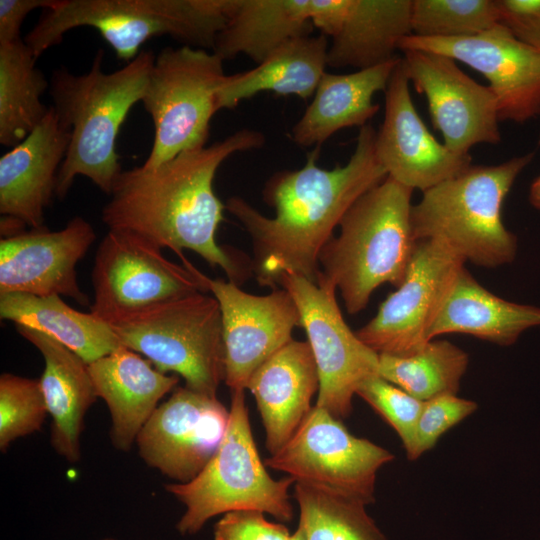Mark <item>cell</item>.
<instances>
[{
	"mask_svg": "<svg viewBox=\"0 0 540 540\" xmlns=\"http://www.w3.org/2000/svg\"><path fill=\"white\" fill-rule=\"evenodd\" d=\"M413 191L387 176L350 207L338 236L323 247L320 272L340 291L348 313L362 311L380 285L403 282L416 242Z\"/></svg>",
	"mask_w": 540,
	"mask_h": 540,
	"instance_id": "obj_5",
	"label": "cell"
},
{
	"mask_svg": "<svg viewBox=\"0 0 540 540\" xmlns=\"http://www.w3.org/2000/svg\"><path fill=\"white\" fill-rule=\"evenodd\" d=\"M101 540H117V539L111 538V537H107V538H103V539H101Z\"/></svg>",
	"mask_w": 540,
	"mask_h": 540,
	"instance_id": "obj_43",
	"label": "cell"
},
{
	"mask_svg": "<svg viewBox=\"0 0 540 540\" xmlns=\"http://www.w3.org/2000/svg\"><path fill=\"white\" fill-rule=\"evenodd\" d=\"M536 326H540L539 307L494 295L463 266L429 330L428 339L458 333L508 346L525 330Z\"/></svg>",
	"mask_w": 540,
	"mask_h": 540,
	"instance_id": "obj_25",
	"label": "cell"
},
{
	"mask_svg": "<svg viewBox=\"0 0 540 540\" xmlns=\"http://www.w3.org/2000/svg\"><path fill=\"white\" fill-rule=\"evenodd\" d=\"M356 395L366 401L397 432L408 456L414 446L416 427L424 401L413 397L380 375L365 380Z\"/></svg>",
	"mask_w": 540,
	"mask_h": 540,
	"instance_id": "obj_35",
	"label": "cell"
},
{
	"mask_svg": "<svg viewBox=\"0 0 540 540\" xmlns=\"http://www.w3.org/2000/svg\"><path fill=\"white\" fill-rule=\"evenodd\" d=\"M108 324L121 345L145 356L157 370L174 372L187 388L217 397L225 368L222 317L213 295L188 294Z\"/></svg>",
	"mask_w": 540,
	"mask_h": 540,
	"instance_id": "obj_8",
	"label": "cell"
},
{
	"mask_svg": "<svg viewBox=\"0 0 540 540\" xmlns=\"http://www.w3.org/2000/svg\"><path fill=\"white\" fill-rule=\"evenodd\" d=\"M293 484L289 476L276 480L268 473L252 434L245 390H237L231 392L228 425L213 457L193 480L165 489L185 506L176 529L193 535L211 518L236 510H258L290 522Z\"/></svg>",
	"mask_w": 540,
	"mask_h": 540,
	"instance_id": "obj_7",
	"label": "cell"
},
{
	"mask_svg": "<svg viewBox=\"0 0 540 540\" xmlns=\"http://www.w3.org/2000/svg\"><path fill=\"white\" fill-rule=\"evenodd\" d=\"M0 317L53 337L87 364L121 345L108 323L91 313L75 310L59 295L2 294Z\"/></svg>",
	"mask_w": 540,
	"mask_h": 540,
	"instance_id": "obj_29",
	"label": "cell"
},
{
	"mask_svg": "<svg viewBox=\"0 0 540 540\" xmlns=\"http://www.w3.org/2000/svg\"><path fill=\"white\" fill-rule=\"evenodd\" d=\"M477 407L474 401L457 397L456 394H444L424 401L414 446L407 457L415 460L432 449L447 430L471 415Z\"/></svg>",
	"mask_w": 540,
	"mask_h": 540,
	"instance_id": "obj_36",
	"label": "cell"
},
{
	"mask_svg": "<svg viewBox=\"0 0 540 540\" xmlns=\"http://www.w3.org/2000/svg\"><path fill=\"white\" fill-rule=\"evenodd\" d=\"M434 52L460 61L489 81L499 120L524 123L540 114V50L498 23L482 33L456 38L404 37L399 50Z\"/></svg>",
	"mask_w": 540,
	"mask_h": 540,
	"instance_id": "obj_14",
	"label": "cell"
},
{
	"mask_svg": "<svg viewBox=\"0 0 540 540\" xmlns=\"http://www.w3.org/2000/svg\"><path fill=\"white\" fill-rule=\"evenodd\" d=\"M16 328L44 359L40 384L52 418L51 445L58 455L76 463L81 456L80 435L85 415L98 398L88 364L45 333L22 325H16Z\"/></svg>",
	"mask_w": 540,
	"mask_h": 540,
	"instance_id": "obj_23",
	"label": "cell"
},
{
	"mask_svg": "<svg viewBox=\"0 0 540 540\" xmlns=\"http://www.w3.org/2000/svg\"><path fill=\"white\" fill-rule=\"evenodd\" d=\"M533 157L527 153L497 165H471L424 191L411 209L414 240L440 242L465 262L482 267L511 263L517 238L503 223L502 207Z\"/></svg>",
	"mask_w": 540,
	"mask_h": 540,
	"instance_id": "obj_6",
	"label": "cell"
},
{
	"mask_svg": "<svg viewBox=\"0 0 540 540\" xmlns=\"http://www.w3.org/2000/svg\"><path fill=\"white\" fill-rule=\"evenodd\" d=\"M399 61L397 57L349 74L326 72L313 100L292 127L291 140L301 147H320L341 129L368 124L380 108L373 97L379 91L385 92Z\"/></svg>",
	"mask_w": 540,
	"mask_h": 540,
	"instance_id": "obj_24",
	"label": "cell"
},
{
	"mask_svg": "<svg viewBox=\"0 0 540 540\" xmlns=\"http://www.w3.org/2000/svg\"><path fill=\"white\" fill-rule=\"evenodd\" d=\"M237 0H57L25 36L38 59L79 27L96 29L126 63L149 39L170 36L184 46L213 50Z\"/></svg>",
	"mask_w": 540,
	"mask_h": 540,
	"instance_id": "obj_4",
	"label": "cell"
},
{
	"mask_svg": "<svg viewBox=\"0 0 540 540\" xmlns=\"http://www.w3.org/2000/svg\"><path fill=\"white\" fill-rule=\"evenodd\" d=\"M350 0H310V19L321 34L333 38L348 11Z\"/></svg>",
	"mask_w": 540,
	"mask_h": 540,
	"instance_id": "obj_40",
	"label": "cell"
},
{
	"mask_svg": "<svg viewBox=\"0 0 540 540\" xmlns=\"http://www.w3.org/2000/svg\"><path fill=\"white\" fill-rule=\"evenodd\" d=\"M91 280L90 313L106 323L170 299L209 292V278L193 265L174 263L153 243L119 230H108L99 244Z\"/></svg>",
	"mask_w": 540,
	"mask_h": 540,
	"instance_id": "obj_11",
	"label": "cell"
},
{
	"mask_svg": "<svg viewBox=\"0 0 540 540\" xmlns=\"http://www.w3.org/2000/svg\"><path fill=\"white\" fill-rule=\"evenodd\" d=\"M539 144H540V135H539Z\"/></svg>",
	"mask_w": 540,
	"mask_h": 540,
	"instance_id": "obj_44",
	"label": "cell"
},
{
	"mask_svg": "<svg viewBox=\"0 0 540 540\" xmlns=\"http://www.w3.org/2000/svg\"><path fill=\"white\" fill-rule=\"evenodd\" d=\"M310 0H237L213 52L223 61L245 55L260 64L287 41L309 35Z\"/></svg>",
	"mask_w": 540,
	"mask_h": 540,
	"instance_id": "obj_28",
	"label": "cell"
},
{
	"mask_svg": "<svg viewBox=\"0 0 540 540\" xmlns=\"http://www.w3.org/2000/svg\"><path fill=\"white\" fill-rule=\"evenodd\" d=\"M48 414L40 379L11 373L0 376V449L37 432Z\"/></svg>",
	"mask_w": 540,
	"mask_h": 540,
	"instance_id": "obj_34",
	"label": "cell"
},
{
	"mask_svg": "<svg viewBox=\"0 0 540 540\" xmlns=\"http://www.w3.org/2000/svg\"><path fill=\"white\" fill-rule=\"evenodd\" d=\"M292 540H305L303 533L299 527H297L295 532L292 534Z\"/></svg>",
	"mask_w": 540,
	"mask_h": 540,
	"instance_id": "obj_42",
	"label": "cell"
},
{
	"mask_svg": "<svg viewBox=\"0 0 540 540\" xmlns=\"http://www.w3.org/2000/svg\"><path fill=\"white\" fill-rule=\"evenodd\" d=\"M376 133L369 123L360 128L344 166L319 167L320 147H316L302 168L273 174L262 192L275 211L273 217L261 214L242 197L228 198L225 209L252 239V272L260 286L278 288L284 272L317 280L320 253L334 229L364 193L388 176L377 158Z\"/></svg>",
	"mask_w": 540,
	"mask_h": 540,
	"instance_id": "obj_1",
	"label": "cell"
},
{
	"mask_svg": "<svg viewBox=\"0 0 540 540\" xmlns=\"http://www.w3.org/2000/svg\"><path fill=\"white\" fill-rule=\"evenodd\" d=\"M254 396L270 455L277 452L310 413L319 391V375L307 341L291 340L251 375Z\"/></svg>",
	"mask_w": 540,
	"mask_h": 540,
	"instance_id": "obj_21",
	"label": "cell"
},
{
	"mask_svg": "<svg viewBox=\"0 0 540 540\" xmlns=\"http://www.w3.org/2000/svg\"><path fill=\"white\" fill-rule=\"evenodd\" d=\"M70 130L52 106L41 123L0 158V213L31 229L44 227V212L56 196L57 176Z\"/></svg>",
	"mask_w": 540,
	"mask_h": 540,
	"instance_id": "obj_20",
	"label": "cell"
},
{
	"mask_svg": "<svg viewBox=\"0 0 540 540\" xmlns=\"http://www.w3.org/2000/svg\"><path fill=\"white\" fill-rule=\"evenodd\" d=\"M32 49L19 39L0 44V143L14 147L45 118L41 96L49 80L36 67Z\"/></svg>",
	"mask_w": 540,
	"mask_h": 540,
	"instance_id": "obj_30",
	"label": "cell"
},
{
	"mask_svg": "<svg viewBox=\"0 0 540 540\" xmlns=\"http://www.w3.org/2000/svg\"><path fill=\"white\" fill-rule=\"evenodd\" d=\"M294 498L305 540H387L362 500L304 483Z\"/></svg>",
	"mask_w": 540,
	"mask_h": 540,
	"instance_id": "obj_32",
	"label": "cell"
},
{
	"mask_svg": "<svg viewBox=\"0 0 540 540\" xmlns=\"http://www.w3.org/2000/svg\"><path fill=\"white\" fill-rule=\"evenodd\" d=\"M465 261L440 242L418 240L403 282L356 334L378 354L409 356L428 333Z\"/></svg>",
	"mask_w": 540,
	"mask_h": 540,
	"instance_id": "obj_13",
	"label": "cell"
},
{
	"mask_svg": "<svg viewBox=\"0 0 540 540\" xmlns=\"http://www.w3.org/2000/svg\"><path fill=\"white\" fill-rule=\"evenodd\" d=\"M500 23L540 50V0H496Z\"/></svg>",
	"mask_w": 540,
	"mask_h": 540,
	"instance_id": "obj_38",
	"label": "cell"
},
{
	"mask_svg": "<svg viewBox=\"0 0 540 540\" xmlns=\"http://www.w3.org/2000/svg\"><path fill=\"white\" fill-rule=\"evenodd\" d=\"M88 369L96 395L105 401L111 415L112 444L121 451L130 450L159 400L179 380L123 345L89 363Z\"/></svg>",
	"mask_w": 540,
	"mask_h": 540,
	"instance_id": "obj_22",
	"label": "cell"
},
{
	"mask_svg": "<svg viewBox=\"0 0 540 540\" xmlns=\"http://www.w3.org/2000/svg\"><path fill=\"white\" fill-rule=\"evenodd\" d=\"M498 23L496 0H412L411 27L416 36L466 37Z\"/></svg>",
	"mask_w": 540,
	"mask_h": 540,
	"instance_id": "obj_33",
	"label": "cell"
},
{
	"mask_svg": "<svg viewBox=\"0 0 540 540\" xmlns=\"http://www.w3.org/2000/svg\"><path fill=\"white\" fill-rule=\"evenodd\" d=\"M214 540H292L282 523L268 521L258 510H236L223 514L214 525Z\"/></svg>",
	"mask_w": 540,
	"mask_h": 540,
	"instance_id": "obj_37",
	"label": "cell"
},
{
	"mask_svg": "<svg viewBox=\"0 0 540 540\" xmlns=\"http://www.w3.org/2000/svg\"><path fill=\"white\" fill-rule=\"evenodd\" d=\"M468 355L447 340H430L409 356L379 354V375L413 397L427 401L456 394Z\"/></svg>",
	"mask_w": 540,
	"mask_h": 540,
	"instance_id": "obj_31",
	"label": "cell"
},
{
	"mask_svg": "<svg viewBox=\"0 0 540 540\" xmlns=\"http://www.w3.org/2000/svg\"><path fill=\"white\" fill-rule=\"evenodd\" d=\"M529 202L533 207L540 210V176L530 186Z\"/></svg>",
	"mask_w": 540,
	"mask_h": 540,
	"instance_id": "obj_41",
	"label": "cell"
},
{
	"mask_svg": "<svg viewBox=\"0 0 540 540\" xmlns=\"http://www.w3.org/2000/svg\"><path fill=\"white\" fill-rule=\"evenodd\" d=\"M265 140L261 131L244 128L212 145L183 151L157 167L122 170L102 209L103 223L108 230L131 232L173 250L186 266L192 264L182 251L192 250L239 286L252 266L216 242L225 205L215 194L213 181L227 158L259 149Z\"/></svg>",
	"mask_w": 540,
	"mask_h": 540,
	"instance_id": "obj_2",
	"label": "cell"
},
{
	"mask_svg": "<svg viewBox=\"0 0 540 540\" xmlns=\"http://www.w3.org/2000/svg\"><path fill=\"white\" fill-rule=\"evenodd\" d=\"M57 0H0V44L21 39V26L37 8L49 9Z\"/></svg>",
	"mask_w": 540,
	"mask_h": 540,
	"instance_id": "obj_39",
	"label": "cell"
},
{
	"mask_svg": "<svg viewBox=\"0 0 540 540\" xmlns=\"http://www.w3.org/2000/svg\"><path fill=\"white\" fill-rule=\"evenodd\" d=\"M278 287L291 294L314 356L319 375L315 405L339 420L347 418L360 385L379 375V354L349 328L336 300L337 289L321 272L315 282L284 272Z\"/></svg>",
	"mask_w": 540,
	"mask_h": 540,
	"instance_id": "obj_10",
	"label": "cell"
},
{
	"mask_svg": "<svg viewBox=\"0 0 540 540\" xmlns=\"http://www.w3.org/2000/svg\"><path fill=\"white\" fill-rule=\"evenodd\" d=\"M409 83L400 58L385 90L375 149L389 177L424 192L466 170L472 158L451 151L430 133L413 104Z\"/></svg>",
	"mask_w": 540,
	"mask_h": 540,
	"instance_id": "obj_19",
	"label": "cell"
},
{
	"mask_svg": "<svg viewBox=\"0 0 540 540\" xmlns=\"http://www.w3.org/2000/svg\"><path fill=\"white\" fill-rule=\"evenodd\" d=\"M328 48V39L321 33L299 36L281 45L256 67L226 75L217 94L218 111L233 109L241 101L266 91L308 99L326 73Z\"/></svg>",
	"mask_w": 540,
	"mask_h": 540,
	"instance_id": "obj_26",
	"label": "cell"
},
{
	"mask_svg": "<svg viewBox=\"0 0 540 540\" xmlns=\"http://www.w3.org/2000/svg\"><path fill=\"white\" fill-rule=\"evenodd\" d=\"M228 420L229 410L217 397L178 387L139 432V456L174 483H187L217 451Z\"/></svg>",
	"mask_w": 540,
	"mask_h": 540,
	"instance_id": "obj_16",
	"label": "cell"
},
{
	"mask_svg": "<svg viewBox=\"0 0 540 540\" xmlns=\"http://www.w3.org/2000/svg\"><path fill=\"white\" fill-rule=\"evenodd\" d=\"M156 55L140 53L122 68L103 71L98 50L88 72L55 69L49 94L59 121L70 130V143L57 176L56 197L64 199L75 178L85 176L110 195L121 173L117 137L129 111L142 101Z\"/></svg>",
	"mask_w": 540,
	"mask_h": 540,
	"instance_id": "obj_3",
	"label": "cell"
},
{
	"mask_svg": "<svg viewBox=\"0 0 540 540\" xmlns=\"http://www.w3.org/2000/svg\"><path fill=\"white\" fill-rule=\"evenodd\" d=\"M208 289L221 311L224 382L231 392L245 390L253 372L293 340L300 326L298 308L282 287L253 295L230 281L209 278Z\"/></svg>",
	"mask_w": 540,
	"mask_h": 540,
	"instance_id": "obj_17",
	"label": "cell"
},
{
	"mask_svg": "<svg viewBox=\"0 0 540 540\" xmlns=\"http://www.w3.org/2000/svg\"><path fill=\"white\" fill-rule=\"evenodd\" d=\"M213 51L166 47L155 57L143 106L154 126L145 167H157L183 151L206 146L217 94L226 74Z\"/></svg>",
	"mask_w": 540,
	"mask_h": 540,
	"instance_id": "obj_9",
	"label": "cell"
},
{
	"mask_svg": "<svg viewBox=\"0 0 540 540\" xmlns=\"http://www.w3.org/2000/svg\"><path fill=\"white\" fill-rule=\"evenodd\" d=\"M393 459L391 452L352 435L342 420L315 405L292 437L264 463L295 483L329 489L368 505L375 501L378 470Z\"/></svg>",
	"mask_w": 540,
	"mask_h": 540,
	"instance_id": "obj_12",
	"label": "cell"
},
{
	"mask_svg": "<svg viewBox=\"0 0 540 540\" xmlns=\"http://www.w3.org/2000/svg\"><path fill=\"white\" fill-rule=\"evenodd\" d=\"M412 0H350L328 48L332 68H372L398 56L401 40L412 34Z\"/></svg>",
	"mask_w": 540,
	"mask_h": 540,
	"instance_id": "obj_27",
	"label": "cell"
},
{
	"mask_svg": "<svg viewBox=\"0 0 540 540\" xmlns=\"http://www.w3.org/2000/svg\"><path fill=\"white\" fill-rule=\"evenodd\" d=\"M96 239L84 218H72L64 228L23 231L0 241V295L25 293L63 295L89 306L77 280V263Z\"/></svg>",
	"mask_w": 540,
	"mask_h": 540,
	"instance_id": "obj_18",
	"label": "cell"
},
{
	"mask_svg": "<svg viewBox=\"0 0 540 540\" xmlns=\"http://www.w3.org/2000/svg\"><path fill=\"white\" fill-rule=\"evenodd\" d=\"M401 52L405 74L425 95L433 126L447 148L469 154L476 144L500 141L498 104L489 86L469 77L450 57L417 49Z\"/></svg>",
	"mask_w": 540,
	"mask_h": 540,
	"instance_id": "obj_15",
	"label": "cell"
}]
</instances>
